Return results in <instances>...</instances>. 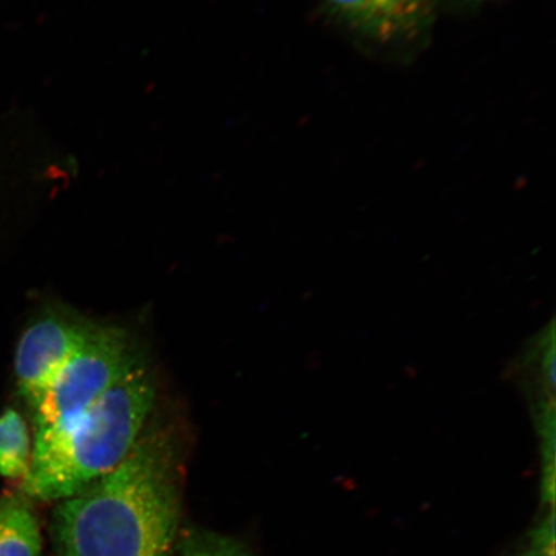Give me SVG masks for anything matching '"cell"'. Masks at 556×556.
<instances>
[{
	"mask_svg": "<svg viewBox=\"0 0 556 556\" xmlns=\"http://www.w3.org/2000/svg\"><path fill=\"white\" fill-rule=\"evenodd\" d=\"M97 324L73 309L54 308L24 331L17 344L15 372L21 397L31 413Z\"/></svg>",
	"mask_w": 556,
	"mask_h": 556,
	"instance_id": "277c9868",
	"label": "cell"
},
{
	"mask_svg": "<svg viewBox=\"0 0 556 556\" xmlns=\"http://www.w3.org/2000/svg\"><path fill=\"white\" fill-rule=\"evenodd\" d=\"M180 556H253L240 542L208 532H193L182 544Z\"/></svg>",
	"mask_w": 556,
	"mask_h": 556,
	"instance_id": "ba28073f",
	"label": "cell"
},
{
	"mask_svg": "<svg viewBox=\"0 0 556 556\" xmlns=\"http://www.w3.org/2000/svg\"><path fill=\"white\" fill-rule=\"evenodd\" d=\"M141 351L127 330L97 324L33 412L34 434L78 419L138 365Z\"/></svg>",
	"mask_w": 556,
	"mask_h": 556,
	"instance_id": "3957f363",
	"label": "cell"
},
{
	"mask_svg": "<svg viewBox=\"0 0 556 556\" xmlns=\"http://www.w3.org/2000/svg\"><path fill=\"white\" fill-rule=\"evenodd\" d=\"M41 533L31 502L23 493L0 498V556H40Z\"/></svg>",
	"mask_w": 556,
	"mask_h": 556,
	"instance_id": "8992f818",
	"label": "cell"
},
{
	"mask_svg": "<svg viewBox=\"0 0 556 556\" xmlns=\"http://www.w3.org/2000/svg\"><path fill=\"white\" fill-rule=\"evenodd\" d=\"M155 400L154 374L142 363L78 419L34 434L21 493L30 502L59 503L109 475L148 428Z\"/></svg>",
	"mask_w": 556,
	"mask_h": 556,
	"instance_id": "7a4b0ae2",
	"label": "cell"
},
{
	"mask_svg": "<svg viewBox=\"0 0 556 556\" xmlns=\"http://www.w3.org/2000/svg\"><path fill=\"white\" fill-rule=\"evenodd\" d=\"M517 556H555V507L546 506V513L533 528L526 545Z\"/></svg>",
	"mask_w": 556,
	"mask_h": 556,
	"instance_id": "9c48e42d",
	"label": "cell"
},
{
	"mask_svg": "<svg viewBox=\"0 0 556 556\" xmlns=\"http://www.w3.org/2000/svg\"><path fill=\"white\" fill-rule=\"evenodd\" d=\"M447 2L460 7H475L477 4H481L485 2V0H447ZM443 3V0H442Z\"/></svg>",
	"mask_w": 556,
	"mask_h": 556,
	"instance_id": "30bf717a",
	"label": "cell"
},
{
	"mask_svg": "<svg viewBox=\"0 0 556 556\" xmlns=\"http://www.w3.org/2000/svg\"><path fill=\"white\" fill-rule=\"evenodd\" d=\"M180 514L176 433L151 424L119 467L58 503L54 556H170Z\"/></svg>",
	"mask_w": 556,
	"mask_h": 556,
	"instance_id": "6da1fadb",
	"label": "cell"
},
{
	"mask_svg": "<svg viewBox=\"0 0 556 556\" xmlns=\"http://www.w3.org/2000/svg\"><path fill=\"white\" fill-rule=\"evenodd\" d=\"M442 0H319L354 38L380 48L412 47L427 37Z\"/></svg>",
	"mask_w": 556,
	"mask_h": 556,
	"instance_id": "5b68a950",
	"label": "cell"
},
{
	"mask_svg": "<svg viewBox=\"0 0 556 556\" xmlns=\"http://www.w3.org/2000/svg\"><path fill=\"white\" fill-rule=\"evenodd\" d=\"M33 440L29 427L15 408L0 415V476L23 482L29 471Z\"/></svg>",
	"mask_w": 556,
	"mask_h": 556,
	"instance_id": "52a82bcc",
	"label": "cell"
}]
</instances>
